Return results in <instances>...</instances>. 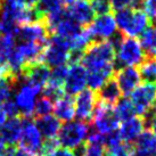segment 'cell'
Returning a JSON list of instances; mask_svg holds the SVG:
<instances>
[{
  "label": "cell",
  "instance_id": "obj_1",
  "mask_svg": "<svg viewBox=\"0 0 156 156\" xmlns=\"http://www.w3.org/2000/svg\"><path fill=\"white\" fill-rule=\"evenodd\" d=\"M115 49L109 41H94L83 51L80 64L88 73L103 74L108 79L114 75Z\"/></svg>",
  "mask_w": 156,
  "mask_h": 156
},
{
  "label": "cell",
  "instance_id": "obj_2",
  "mask_svg": "<svg viewBox=\"0 0 156 156\" xmlns=\"http://www.w3.org/2000/svg\"><path fill=\"white\" fill-rule=\"evenodd\" d=\"M89 133V124L86 122L69 121L61 126L59 132L57 134V141L59 146L67 149H78L81 147Z\"/></svg>",
  "mask_w": 156,
  "mask_h": 156
},
{
  "label": "cell",
  "instance_id": "obj_3",
  "mask_svg": "<svg viewBox=\"0 0 156 156\" xmlns=\"http://www.w3.org/2000/svg\"><path fill=\"white\" fill-rule=\"evenodd\" d=\"M69 41L61 37L51 34L44 44L40 61L44 63L49 67H56L64 65L69 62Z\"/></svg>",
  "mask_w": 156,
  "mask_h": 156
},
{
  "label": "cell",
  "instance_id": "obj_4",
  "mask_svg": "<svg viewBox=\"0 0 156 156\" xmlns=\"http://www.w3.org/2000/svg\"><path fill=\"white\" fill-rule=\"evenodd\" d=\"M146 59L139 40L136 38L124 37L120 46L115 50L114 66L117 64L121 67H136Z\"/></svg>",
  "mask_w": 156,
  "mask_h": 156
},
{
  "label": "cell",
  "instance_id": "obj_5",
  "mask_svg": "<svg viewBox=\"0 0 156 156\" xmlns=\"http://www.w3.org/2000/svg\"><path fill=\"white\" fill-rule=\"evenodd\" d=\"M22 81L17 90L13 95V100L16 104L18 112L23 117H31L33 115L35 101L39 94H41V88L25 81L22 76Z\"/></svg>",
  "mask_w": 156,
  "mask_h": 156
},
{
  "label": "cell",
  "instance_id": "obj_6",
  "mask_svg": "<svg viewBox=\"0 0 156 156\" xmlns=\"http://www.w3.org/2000/svg\"><path fill=\"white\" fill-rule=\"evenodd\" d=\"M17 144L21 149L30 153L31 155L40 156L44 137L31 117H24L22 120V132Z\"/></svg>",
  "mask_w": 156,
  "mask_h": 156
},
{
  "label": "cell",
  "instance_id": "obj_7",
  "mask_svg": "<svg viewBox=\"0 0 156 156\" xmlns=\"http://www.w3.org/2000/svg\"><path fill=\"white\" fill-rule=\"evenodd\" d=\"M91 121L94 124V130L101 134H107L112 131L117 130L120 126V121L115 114L114 106L101 101H97Z\"/></svg>",
  "mask_w": 156,
  "mask_h": 156
},
{
  "label": "cell",
  "instance_id": "obj_8",
  "mask_svg": "<svg viewBox=\"0 0 156 156\" xmlns=\"http://www.w3.org/2000/svg\"><path fill=\"white\" fill-rule=\"evenodd\" d=\"M156 100L155 83L143 82L130 94V101L136 114L143 116Z\"/></svg>",
  "mask_w": 156,
  "mask_h": 156
},
{
  "label": "cell",
  "instance_id": "obj_9",
  "mask_svg": "<svg viewBox=\"0 0 156 156\" xmlns=\"http://www.w3.org/2000/svg\"><path fill=\"white\" fill-rule=\"evenodd\" d=\"M88 72L80 63L71 64L67 71V75L63 84V89L65 95L76 96L87 87Z\"/></svg>",
  "mask_w": 156,
  "mask_h": 156
},
{
  "label": "cell",
  "instance_id": "obj_10",
  "mask_svg": "<svg viewBox=\"0 0 156 156\" xmlns=\"http://www.w3.org/2000/svg\"><path fill=\"white\" fill-rule=\"evenodd\" d=\"M94 41H106L117 32V27L112 14L98 15L88 25Z\"/></svg>",
  "mask_w": 156,
  "mask_h": 156
},
{
  "label": "cell",
  "instance_id": "obj_11",
  "mask_svg": "<svg viewBox=\"0 0 156 156\" xmlns=\"http://www.w3.org/2000/svg\"><path fill=\"white\" fill-rule=\"evenodd\" d=\"M97 101L98 99L96 91L91 89H84L76 95L74 99V109H75V116L78 117L79 121L86 123H89L91 121Z\"/></svg>",
  "mask_w": 156,
  "mask_h": 156
},
{
  "label": "cell",
  "instance_id": "obj_12",
  "mask_svg": "<svg viewBox=\"0 0 156 156\" xmlns=\"http://www.w3.org/2000/svg\"><path fill=\"white\" fill-rule=\"evenodd\" d=\"M48 38H49V32L42 22H34L20 25L15 34L16 41L35 42L42 46L47 44Z\"/></svg>",
  "mask_w": 156,
  "mask_h": 156
},
{
  "label": "cell",
  "instance_id": "obj_13",
  "mask_svg": "<svg viewBox=\"0 0 156 156\" xmlns=\"http://www.w3.org/2000/svg\"><path fill=\"white\" fill-rule=\"evenodd\" d=\"M113 79L124 97H128L141 83L139 71L136 67H121L114 72Z\"/></svg>",
  "mask_w": 156,
  "mask_h": 156
},
{
  "label": "cell",
  "instance_id": "obj_14",
  "mask_svg": "<svg viewBox=\"0 0 156 156\" xmlns=\"http://www.w3.org/2000/svg\"><path fill=\"white\" fill-rule=\"evenodd\" d=\"M21 75L25 81L32 83L34 86H38L42 89L49 80L50 67L41 61L34 62V63H31L29 65H26Z\"/></svg>",
  "mask_w": 156,
  "mask_h": 156
},
{
  "label": "cell",
  "instance_id": "obj_15",
  "mask_svg": "<svg viewBox=\"0 0 156 156\" xmlns=\"http://www.w3.org/2000/svg\"><path fill=\"white\" fill-rule=\"evenodd\" d=\"M144 130H145V123L141 116H133L129 120H126L117 128L121 140L129 145H133Z\"/></svg>",
  "mask_w": 156,
  "mask_h": 156
},
{
  "label": "cell",
  "instance_id": "obj_16",
  "mask_svg": "<svg viewBox=\"0 0 156 156\" xmlns=\"http://www.w3.org/2000/svg\"><path fill=\"white\" fill-rule=\"evenodd\" d=\"M66 12L74 21H76L83 27L89 25L94 21L96 15L91 8L89 0H74L72 4L69 5Z\"/></svg>",
  "mask_w": 156,
  "mask_h": 156
},
{
  "label": "cell",
  "instance_id": "obj_17",
  "mask_svg": "<svg viewBox=\"0 0 156 156\" xmlns=\"http://www.w3.org/2000/svg\"><path fill=\"white\" fill-rule=\"evenodd\" d=\"M83 30V26H81L76 21H74L73 18L69 16L67 12L65 9V14L64 16L62 17V20L57 23V25L55 26V29L52 30L51 34L58 35L63 39L67 40H72L74 37L76 35Z\"/></svg>",
  "mask_w": 156,
  "mask_h": 156
},
{
  "label": "cell",
  "instance_id": "obj_18",
  "mask_svg": "<svg viewBox=\"0 0 156 156\" xmlns=\"http://www.w3.org/2000/svg\"><path fill=\"white\" fill-rule=\"evenodd\" d=\"M22 132V119L18 116L9 117L6 120L4 126L0 129V138L6 145L15 146L20 140Z\"/></svg>",
  "mask_w": 156,
  "mask_h": 156
},
{
  "label": "cell",
  "instance_id": "obj_19",
  "mask_svg": "<svg viewBox=\"0 0 156 156\" xmlns=\"http://www.w3.org/2000/svg\"><path fill=\"white\" fill-rule=\"evenodd\" d=\"M54 116L59 122H69L75 116V109H74V100L71 96L64 95L54 103L52 108Z\"/></svg>",
  "mask_w": 156,
  "mask_h": 156
},
{
  "label": "cell",
  "instance_id": "obj_20",
  "mask_svg": "<svg viewBox=\"0 0 156 156\" xmlns=\"http://www.w3.org/2000/svg\"><path fill=\"white\" fill-rule=\"evenodd\" d=\"M149 26H151V20L146 15V13L141 9H134L130 25L123 35L129 38H137L143 34Z\"/></svg>",
  "mask_w": 156,
  "mask_h": 156
},
{
  "label": "cell",
  "instance_id": "obj_21",
  "mask_svg": "<svg viewBox=\"0 0 156 156\" xmlns=\"http://www.w3.org/2000/svg\"><path fill=\"white\" fill-rule=\"evenodd\" d=\"M35 126L40 131L41 136L44 139H55L57 138V134L61 129V122L57 120L56 117L49 114L44 116H40L35 119Z\"/></svg>",
  "mask_w": 156,
  "mask_h": 156
},
{
  "label": "cell",
  "instance_id": "obj_22",
  "mask_svg": "<svg viewBox=\"0 0 156 156\" xmlns=\"http://www.w3.org/2000/svg\"><path fill=\"white\" fill-rule=\"evenodd\" d=\"M96 95H97L98 101L105 103L111 106H115V104L121 99L122 94L117 87L115 80L112 78L96 91Z\"/></svg>",
  "mask_w": 156,
  "mask_h": 156
},
{
  "label": "cell",
  "instance_id": "obj_23",
  "mask_svg": "<svg viewBox=\"0 0 156 156\" xmlns=\"http://www.w3.org/2000/svg\"><path fill=\"white\" fill-rule=\"evenodd\" d=\"M139 38V42L146 58L156 59V26H149Z\"/></svg>",
  "mask_w": 156,
  "mask_h": 156
},
{
  "label": "cell",
  "instance_id": "obj_24",
  "mask_svg": "<svg viewBox=\"0 0 156 156\" xmlns=\"http://www.w3.org/2000/svg\"><path fill=\"white\" fill-rule=\"evenodd\" d=\"M133 146H136L134 148L141 152L154 156V154L156 153V134L153 132L152 129H145L137 138Z\"/></svg>",
  "mask_w": 156,
  "mask_h": 156
},
{
  "label": "cell",
  "instance_id": "obj_25",
  "mask_svg": "<svg viewBox=\"0 0 156 156\" xmlns=\"http://www.w3.org/2000/svg\"><path fill=\"white\" fill-rule=\"evenodd\" d=\"M34 8L38 12L39 16L41 17V21L44 23V17L63 9V5L58 0H39V2L35 5Z\"/></svg>",
  "mask_w": 156,
  "mask_h": 156
},
{
  "label": "cell",
  "instance_id": "obj_26",
  "mask_svg": "<svg viewBox=\"0 0 156 156\" xmlns=\"http://www.w3.org/2000/svg\"><path fill=\"white\" fill-rule=\"evenodd\" d=\"M114 111H115V114H116L117 119L120 122H123L126 120H129L131 117L136 116V112H134V108L129 98H122L115 104V107H114Z\"/></svg>",
  "mask_w": 156,
  "mask_h": 156
},
{
  "label": "cell",
  "instance_id": "obj_27",
  "mask_svg": "<svg viewBox=\"0 0 156 156\" xmlns=\"http://www.w3.org/2000/svg\"><path fill=\"white\" fill-rule=\"evenodd\" d=\"M133 8H123V9H119L115 12L114 14V21H115V24H116L117 30L121 32L122 34H124V32L126 31V29L130 25V22L132 20V16H133Z\"/></svg>",
  "mask_w": 156,
  "mask_h": 156
},
{
  "label": "cell",
  "instance_id": "obj_28",
  "mask_svg": "<svg viewBox=\"0 0 156 156\" xmlns=\"http://www.w3.org/2000/svg\"><path fill=\"white\" fill-rule=\"evenodd\" d=\"M139 67V74L141 81L144 82H156V61L155 59H148L146 58L145 61L140 64Z\"/></svg>",
  "mask_w": 156,
  "mask_h": 156
},
{
  "label": "cell",
  "instance_id": "obj_29",
  "mask_svg": "<svg viewBox=\"0 0 156 156\" xmlns=\"http://www.w3.org/2000/svg\"><path fill=\"white\" fill-rule=\"evenodd\" d=\"M17 76H10L0 81V106L4 105L7 100L12 99L15 90V81Z\"/></svg>",
  "mask_w": 156,
  "mask_h": 156
},
{
  "label": "cell",
  "instance_id": "obj_30",
  "mask_svg": "<svg viewBox=\"0 0 156 156\" xmlns=\"http://www.w3.org/2000/svg\"><path fill=\"white\" fill-rule=\"evenodd\" d=\"M54 108V101L50 100L47 97H40L37 99L34 105V109H33V115L35 117L44 116V115H49L52 113Z\"/></svg>",
  "mask_w": 156,
  "mask_h": 156
},
{
  "label": "cell",
  "instance_id": "obj_31",
  "mask_svg": "<svg viewBox=\"0 0 156 156\" xmlns=\"http://www.w3.org/2000/svg\"><path fill=\"white\" fill-rule=\"evenodd\" d=\"M67 71H69V66L66 64L52 67V69H50V75H49L48 83H51V84H55L58 87H63L66 75H67Z\"/></svg>",
  "mask_w": 156,
  "mask_h": 156
},
{
  "label": "cell",
  "instance_id": "obj_32",
  "mask_svg": "<svg viewBox=\"0 0 156 156\" xmlns=\"http://www.w3.org/2000/svg\"><path fill=\"white\" fill-rule=\"evenodd\" d=\"M133 151V145L121 143L111 148H105L104 156H131Z\"/></svg>",
  "mask_w": 156,
  "mask_h": 156
},
{
  "label": "cell",
  "instance_id": "obj_33",
  "mask_svg": "<svg viewBox=\"0 0 156 156\" xmlns=\"http://www.w3.org/2000/svg\"><path fill=\"white\" fill-rule=\"evenodd\" d=\"M89 2H90L94 13L97 15L109 14L112 10L111 0H89Z\"/></svg>",
  "mask_w": 156,
  "mask_h": 156
},
{
  "label": "cell",
  "instance_id": "obj_34",
  "mask_svg": "<svg viewBox=\"0 0 156 156\" xmlns=\"http://www.w3.org/2000/svg\"><path fill=\"white\" fill-rule=\"evenodd\" d=\"M141 8L149 17L151 23L156 26V0H143Z\"/></svg>",
  "mask_w": 156,
  "mask_h": 156
},
{
  "label": "cell",
  "instance_id": "obj_35",
  "mask_svg": "<svg viewBox=\"0 0 156 156\" xmlns=\"http://www.w3.org/2000/svg\"><path fill=\"white\" fill-rule=\"evenodd\" d=\"M1 107H2V109L5 111V113H6V115H7V116L16 117V116H18V115H20V112H18L17 106H16V104L14 103L13 98H12V99H9V100H7L4 105H1Z\"/></svg>",
  "mask_w": 156,
  "mask_h": 156
},
{
  "label": "cell",
  "instance_id": "obj_36",
  "mask_svg": "<svg viewBox=\"0 0 156 156\" xmlns=\"http://www.w3.org/2000/svg\"><path fill=\"white\" fill-rule=\"evenodd\" d=\"M46 156H76V155H75V153H74L73 151H71V149L63 148V147H57L55 151L50 152Z\"/></svg>",
  "mask_w": 156,
  "mask_h": 156
},
{
  "label": "cell",
  "instance_id": "obj_37",
  "mask_svg": "<svg viewBox=\"0 0 156 156\" xmlns=\"http://www.w3.org/2000/svg\"><path fill=\"white\" fill-rule=\"evenodd\" d=\"M10 76H15V75L10 73V71H9L8 66L6 65V63L0 62V81L6 80V79L10 78Z\"/></svg>",
  "mask_w": 156,
  "mask_h": 156
},
{
  "label": "cell",
  "instance_id": "obj_38",
  "mask_svg": "<svg viewBox=\"0 0 156 156\" xmlns=\"http://www.w3.org/2000/svg\"><path fill=\"white\" fill-rule=\"evenodd\" d=\"M6 120H7V115H6L5 111L2 109V107L0 106V129H1V126H4V123L6 122Z\"/></svg>",
  "mask_w": 156,
  "mask_h": 156
},
{
  "label": "cell",
  "instance_id": "obj_39",
  "mask_svg": "<svg viewBox=\"0 0 156 156\" xmlns=\"http://www.w3.org/2000/svg\"><path fill=\"white\" fill-rule=\"evenodd\" d=\"M7 146H8V145H6V144L2 141V139L0 138V156H6Z\"/></svg>",
  "mask_w": 156,
  "mask_h": 156
},
{
  "label": "cell",
  "instance_id": "obj_40",
  "mask_svg": "<svg viewBox=\"0 0 156 156\" xmlns=\"http://www.w3.org/2000/svg\"><path fill=\"white\" fill-rule=\"evenodd\" d=\"M6 2L15 6H25V0H6Z\"/></svg>",
  "mask_w": 156,
  "mask_h": 156
},
{
  "label": "cell",
  "instance_id": "obj_41",
  "mask_svg": "<svg viewBox=\"0 0 156 156\" xmlns=\"http://www.w3.org/2000/svg\"><path fill=\"white\" fill-rule=\"evenodd\" d=\"M13 156H33V155H31L30 153L25 152V151H23V149L20 148V149H16V151H15Z\"/></svg>",
  "mask_w": 156,
  "mask_h": 156
},
{
  "label": "cell",
  "instance_id": "obj_42",
  "mask_svg": "<svg viewBox=\"0 0 156 156\" xmlns=\"http://www.w3.org/2000/svg\"><path fill=\"white\" fill-rule=\"evenodd\" d=\"M131 156H151V155L147 154V153H145V152H141V151H139V149H137V148L133 147V151H132Z\"/></svg>",
  "mask_w": 156,
  "mask_h": 156
},
{
  "label": "cell",
  "instance_id": "obj_43",
  "mask_svg": "<svg viewBox=\"0 0 156 156\" xmlns=\"http://www.w3.org/2000/svg\"><path fill=\"white\" fill-rule=\"evenodd\" d=\"M38 2H39V0H25V6L30 7V8H33Z\"/></svg>",
  "mask_w": 156,
  "mask_h": 156
},
{
  "label": "cell",
  "instance_id": "obj_44",
  "mask_svg": "<svg viewBox=\"0 0 156 156\" xmlns=\"http://www.w3.org/2000/svg\"><path fill=\"white\" fill-rule=\"evenodd\" d=\"M62 5H66V6H69V4H72L74 0H58Z\"/></svg>",
  "mask_w": 156,
  "mask_h": 156
},
{
  "label": "cell",
  "instance_id": "obj_45",
  "mask_svg": "<svg viewBox=\"0 0 156 156\" xmlns=\"http://www.w3.org/2000/svg\"><path fill=\"white\" fill-rule=\"evenodd\" d=\"M81 156H88V155H86V154H81Z\"/></svg>",
  "mask_w": 156,
  "mask_h": 156
},
{
  "label": "cell",
  "instance_id": "obj_46",
  "mask_svg": "<svg viewBox=\"0 0 156 156\" xmlns=\"http://www.w3.org/2000/svg\"><path fill=\"white\" fill-rule=\"evenodd\" d=\"M2 1H4V0H0V4H1V2H2Z\"/></svg>",
  "mask_w": 156,
  "mask_h": 156
},
{
  "label": "cell",
  "instance_id": "obj_47",
  "mask_svg": "<svg viewBox=\"0 0 156 156\" xmlns=\"http://www.w3.org/2000/svg\"><path fill=\"white\" fill-rule=\"evenodd\" d=\"M154 156H156V153H155V154H154Z\"/></svg>",
  "mask_w": 156,
  "mask_h": 156
},
{
  "label": "cell",
  "instance_id": "obj_48",
  "mask_svg": "<svg viewBox=\"0 0 156 156\" xmlns=\"http://www.w3.org/2000/svg\"><path fill=\"white\" fill-rule=\"evenodd\" d=\"M155 61H156V59H155Z\"/></svg>",
  "mask_w": 156,
  "mask_h": 156
},
{
  "label": "cell",
  "instance_id": "obj_49",
  "mask_svg": "<svg viewBox=\"0 0 156 156\" xmlns=\"http://www.w3.org/2000/svg\"><path fill=\"white\" fill-rule=\"evenodd\" d=\"M0 5H1V4H0Z\"/></svg>",
  "mask_w": 156,
  "mask_h": 156
},
{
  "label": "cell",
  "instance_id": "obj_50",
  "mask_svg": "<svg viewBox=\"0 0 156 156\" xmlns=\"http://www.w3.org/2000/svg\"><path fill=\"white\" fill-rule=\"evenodd\" d=\"M155 86H156V84H155Z\"/></svg>",
  "mask_w": 156,
  "mask_h": 156
}]
</instances>
